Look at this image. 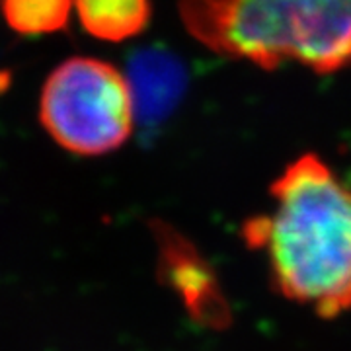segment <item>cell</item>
<instances>
[{"instance_id":"obj_1","label":"cell","mask_w":351,"mask_h":351,"mask_svg":"<svg viewBox=\"0 0 351 351\" xmlns=\"http://www.w3.org/2000/svg\"><path fill=\"white\" fill-rule=\"evenodd\" d=\"M271 213L242 226L244 242L267 258L271 285L320 318L351 311V186L304 152L269 188Z\"/></svg>"},{"instance_id":"obj_2","label":"cell","mask_w":351,"mask_h":351,"mask_svg":"<svg viewBox=\"0 0 351 351\" xmlns=\"http://www.w3.org/2000/svg\"><path fill=\"white\" fill-rule=\"evenodd\" d=\"M180 14L207 49L265 71L351 66V0H182Z\"/></svg>"},{"instance_id":"obj_3","label":"cell","mask_w":351,"mask_h":351,"mask_svg":"<svg viewBox=\"0 0 351 351\" xmlns=\"http://www.w3.org/2000/svg\"><path fill=\"white\" fill-rule=\"evenodd\" d=\"M39 119L64 151L100 156L117 151L131 137L135 96L129 80L113 64L75 57L47 78Z\"/></svg>"},{"instance_id":"obj_4","label":"cell","mask_w":351,"mask_h":351,"mask_svg":"<svg viewBox=\"0 0 351 351\" xmlns=\"http://www.w3.org/2000/svg\"><path fill=\"white\" fill-rule=\"evenodd\" d=\"M158 276L180 297L197 324L221 330L230 322V306L219 276L197 248L172 226H154Z\"/></svg>"},{"instance_id":"obj_5","label":"cell","mask_w":351,"mask_h":351,"mask_svg":"<svg viewBox=\"0 0 351 351\" xmlns=\"http://www.w3.org/2000/svg\"><path fill=\"white\" fill-rule=\"evenodd\" d=\"M75 10L92 38L119 43L149 25L151 0H75Z\"/></svg>"},{"instance_id":"obj_6","label":"cell","mask_w":351,"mask_h":351,"mask_svg":"<svg viewBox=\"0 0 351 351\" xmlns=\"http://www.w3.org/2000/svg\"><path fill=\"white\" fill-rule=\"evenodd\" d=\"M6 24L22 36H45L66 27L75 0H0Z\"/></svg>"}]
</instances>
